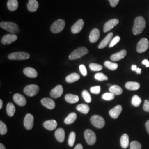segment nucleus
I'll return each instance as SVG.
<instances>
[{"mask_svg": "<svg viewBox=\"0 0 149 149\" xmlns=\"http://www.w3.org/2000/svg\"><path fill=\"white\" fill-rule=\"evenodd\" d=\"M145 127H146V128L147 132L149 134V120L147 121L146 123H145Z\"/></svg>", "mask_w": 149, "mask_h": 149, "instance_id": "obj_50", "label": "nucleus"}, {"mask_svg": "<svg viewBox=\"0 0 149 149\" xmlns=\"http://www.w3.org/2000/svg\"><path fill=\"white\" fill-rule=\"evenodd\" d=\"M142 64H144L145 65L147 68H149V61L148 60H146V59H145V60H144L143 61V62H142Z\"/></svg>", "mask_w": 149, "mask_h": 149, "instance_id": "obj_48", "label": "nucleus"}, {"mask_svg": "<svg viewBox=\"0 0 149 149\" xmlns=\"http://www.w3.org/2000/svg\"><path fill=\"white\" fill-rule=\"evenodd\" d=\"M113 34L112 32L109 33L106 37L103 39L100 44L98 45V48L99 49H103L104 48L107 46V45L109 43H111V40H112V37H113Z\"/></svg>", "mask_w": 149, "mask_h": 149, "instance_id": "obj_22", "label": "nucleus"}, {"mask_svg": "<svg viewBox=\"0 0 149 149\" xmlns=\"http://www.w3.org/2000/svg\"><path fill=\"white\" fill-rule=\"evenodd\" d=\"M63 93V87L60 85L56 86L50 92V96L54 98H58Z\"/></svg>", "mask_w": 149, "mask_h": 149, "instance_id": "obj_13", "label": "nucleus"}, {"mask_svg": "<svg viewBox=\"0 0 149 149\" xmlns=\"http://www.w3.org/2000/svg\"><path fill=\"white\" fill-rule=\"evenodd\" d=\"M42 105L49 109H53L55 107V102L53 100L49 98H44L41 100Z\"/></svg>", "mask_w": 149, "mask_h": 149, "instance_id": "obj_19", "label": "nucleus"}, {"mask_svg": "<svg viewBox=\"0 0 149 149\" xmlns=\"http://www.w3.org/2000/svg\"><path fill=\"white\" fill-rule=\"evenodd\" d=\"M6 111L7 114L10 117H13L16 112V108L12 103H8L6 107Z\"/></svg>", "mask_w": 149, "mask_h": 149, "instance_id": "obj_33", "label": "nucleus"}, {"mask_svg": "<svg viewBox=\"0 0 149 149\" xmlns=\"http://www.w3.org/2000/svg\"><path fill=\"white\" fill-rule=\"evenodd\" d=\"M17 36L16 34H6L4 36L2 39H1V43L4 44V45H7V44H10L11 43L15 42L16 40L17 39Z\"/></svg>", "mask_w": 149, "mask_h": 149, "instance_id": "obj_12", "label": "nucleus"}, {"mask_svg": "<svg viewBox=\"0 0 149 149\" xmlns=\"http://www.w3.org/2000/svg\"><path fill=\"white\" fill-rule=\"evenodd\" d=\"M74 149H83V146L81 144H77L74 147Z\"/></svg>", "mask_w": 149, "mask_h": 149, "instance_id": "obj_49", "label": "nucleus"}, {"mask_svg": "<svg viewBox=\"0 0 149 149\" xmlns=\"http://www.w3.org/2000/svg\"><path fill=\"white\" fill-rule=\"evenodd\" d=\"M90 91L91 93H92L93 94L98 95L101 92V86H97L95 87H91Z\"/></svg>", "mask_w": 149, "mask_h": 149, "instance_id": "obj_44", "label": "nucleus"}, {"mask_svg": "<svg viewBox=\"0 0 149 149\" xmlns=\"http://www.w3.org/2000/svg\"><path fill=\"white\" fill-rule=\"evenodd\" d=\"M109 91L114 95H120L123 93L122 88L118 85L111 86L109 88Z\"/></svg>", "mask_w": 149, "mask_h": 149, "instance_id": "obj_32", "label": "nucleus"}, {"mask_svg": "<svg viewBox=\"0 0 149 149\" xmlns=\"http://www.w3.org/2000/svg\"><path fill=\"white\" fill-rule=\"evenodd\" d=\"M104 64V66L108 69H109L111 70H113V71L117 69L118 68V64L113 63V62H111V61H106Z\"/></svg>", "mask_w": 149, "mask_h": 149, "instance_id": "obj_34", "label": "nucleus"}, {"mask_svg": "<svg viewBox=\"0 0 149 149\" xmlns=\"http://www.w3.org/2000/svg\"><path fill=\"white\" fill-rule=\"evenodd\" d=\"M122 111V107L120 105L116 106L109 111V115L113 119H117Z\"/></svg>", "mask_w": 149, "mask_h": 149, "instance_id": "obj_17", "label": "nucleus"}, {"mask_svg": "<svg viewBox=\"0 0 149 149\" xmlns=\"http://www.w3.org/2000/svg\"><path fill=\"white\" fill-rule=\"evenodd\" d=\"M80 79V76L77 73H72L66 76L65 80L68 83H73L77 81Z\"/></svg>", "mask_w": 149, "mask_h": 149, "instance_id": "obj_26", "label": "nucleus"}, {"mask_svg": "<svg viewBox=\"0 0 149 149\" xmlns=\"http://www.w3.org/2000/svg\"><path fill=\"white\" fill-rule=\"evenodd\" d=\"M82 96L83 97L84 100L87 103H90L92 101L91 96L87 91L86 90L83 91L82 92Z\"/></svg>", "mask_w": 149, "mask_h": 149, "instance_id": "obj_36", "label": "nucleus"}, {"mask_svg": "<svg viewBox=\"0 0 149 149\" xmlns=\"http://www.w3.org/2000/svg\"><path fill=\"white\" fill-rule=\"evenodd\" d=\"M119 23V20L117 19H112L109 20L104 24L103 27V31L104 33L111 31L115 26H116Z\"/></svg>", "mask_w": 149, "mask_h": 149, "instance_id": "obj_15", "label": "nucleus"}, {"mask_svg": "<svg viewBox=\"0 0 149 149\" xmlns=\"http://www.w3.org/2000/svg\"><path fill=\"white\" fill-rule=\"evenodd\" d=\"M2 106H3V102L2 100H0V109H1L2 108Z\"/></svg>", "mask_w": 149, "mask_h": 149, "instance_id": "obj_54", "label": "nucleus"}, {"mask_svg": "<svg viewBox=\"0 0 149 149\" xmlns=\"http://www.w3.org/2000/svg\"><path fill=\"white\" fill-rule=\"evenodd\" d=\"M149 47V40L146 38H143L138 43L136 50L139 53H142L146 52L148 49Z\"/></svg>", "mask_w": 149, "mask_h": 149, "instance_id": "obj_9", "label": "nucleus"}, {"mask_svg": "<svg viewBox=\"0 0 149 149\" xmlns=\"http://www.w3.org/2000/svg\"><path fill=\"white\" fill-rule=\"evenodd\" d=\"M84 136L86 143L90 145H93L96 143V135L95 132L90 129H87L85 131Z\"/></svg>", "mask_w": 149, "mask_h": 149, "instance_id": "obj_8", "label": "nucleus"}, {"mask_svg": "<svg viewBox=\"0 0 149 149\" xmlns=\"http://www.w3.org/2000/svg\"><path fill=\"white\" fill-rule=\"evenodd\" d=\"M13 101L19 106H24L27 104V100L26 98L19 93H16L13 97Z\"/></svg>", "mask_w": 149, "mask_h": 149, "instance_id": "obj_14", "label": "nucleus"}, {"mask_svg": "<svg viewBox=\"0 0 149 149\" xmlns=\"http://www.w3.org/2000/svg\"><path fill=\"white\" fill-rule=\"evenodd\" d=\"M92 124L97 128L102 129L105 125V120L104 118L98 115H93L90 119Z\"/></svg>", "mask_w": 149, "mask_h": 149, "instance_id": "obj_5", "label": "nucleus"}, {"mask_svg": "<svg viewBox=\"0 0 149 149\" xmlns=\"http://www.w3.org/2000/svg\"><path fill=\"white\" fill-rule=\"evenodd\" d=\"M34 125V117L31 114H27L24 119V126L27 130H31Z\"/></svg>", "mask_w": 149, "mask_h": 149, "instance_id": "obj_10", "label": "nucleus"}, {"mask_svg": "<svg viewBox=\"0 0 149 149\" xmlns=\"http://www.w3.org/2000/svg\"><path fill=\"white\" fill-rule=\"evenodd\" d=\"M88 53V50L87 48L85 47H80L76 49L73 52H72L70 55L69 58L71 60H74L79 59Z\"/></svg>", "mask_w": 149, "mask_h": 149, "instance_id": "obj_3", "label": "nucleus"}, {"mask_svg": "<svg viewBox=\"0 0 149 149\" xmlns=\"http://www.w3.org/2000/svg\"><path fill=\"white\" fill-rule=\"evenodd\" d=\"M130 149H141V145L137 141H133L130 144Z\"/></svg>", "mask_w": 149, "mask_h": 149, "instance_id": "obj_41", "label": "nucleus"}, {"mask_svg": "<svg viewBox=\"0 0 149 149\" xmlns=\"http://www.w3.org/2000/svg\"><path fill=\"white\" fill-rule=\"evenodd\" d=\"M76 140V134L74 132H71L70 134L69 137L68 139V143L69 145L70 146H73Z\"/></svg>", "mask_w": 149, "mask_h": 149, "instance_id": "obj_37", "label": "nucleus"}, {"mask_svg": "<svg viewBox=\"0 0 149 149\" xmlns=\"http://www.w3.org/2000/svg\"><path fill=\"white\" fill-rule=\"evenodd\" d=\"M138 74H140L141 73V69H140V68H137V69L136 70V71H135Z\"/></svg>", "mask_w": 149, "mask_h": 149, "instance_id": "obj_52", "label": "nucleus"}, {"mask_svg": "<svg viewBox=\"0 0 149 149\" xmlns=\"http://www.w3.org/2000/svg\"><path fill=\"white\" fill-rule=\"evenodd\" d=\"M58 125V123L55 120H49L45 121L43 123V127L49 130H53L55 129Z\"/></svg>", "mask_w": 149, "mask_h": 149, "instance_id": "obj_20", "label": "nucleus"}, {"mask_svg": "<svg viewBox=\"0 0 149 149\" xmlns=\"http://www.w3.org/2000/svg\"><path fill=\"white\" fill-rule=\"evenodd\" d=\"M115 95L111 92L105 93L102 95V98L106 101H112L114 99Z\"/></svg>", "mask_w": 149, "mask_h": 149, "instance_id": "obj_39", "label": "nucleus"}, {"mask_svg": "<svg viewBox=\"0 0 149 149\" xmlns=\"http://www.w3.org/2000/svg\"><path fill=\"white\" fill-rule=\"evenodd\" d=\"M95 78L96 79V80L100 81H107V80H108V78L106 75L103 74V73H101V72L96 74L95 75Z\"/></svg>", "mask_w": 149, "mask_h": 149, "instance_id": "obj_40", "label": "nucleus"}, {"mask_svg": "<svg viewBox=\"0 0 149 149\" xmlns=\"http://www.w3.org/2000/svg\"><path fill=\"white\" fill-rule=\"evenodd\" d=\"M90 69L93 71H99L103 69V67L101 65L95 64V63H92L89 65Z\"/></svg>", "mask_w": 149, "mask_h": 149, "instance_id": "obj_38", "label": "nucleus"}, {"mask_svg": "<svg viewBox=\"0 0 149 149\" xmlns=\"http://www.w3.org/2000/svg\"><path fill=\"white\" fill-rule=\"evenodd\" d=\"M0 149H6L5 146H4L3 144L1 143L0 144Z\"/></svg>", "mask_w": 149, "mask_h": 149, "instance_id": "obj_53", "label": "nucleus"}, {"mask_svg": "<svg viewBox=\"0 0 149 149\" xmlns=\"http://www.w3.org/2000/svg\"><path fill=\"white\" fill-rule=\"evenodd\" d=\"M100 37V32L98 29L97 28H94L92 30L91 32L90 36H89V39L91 43H96Z\"/></svg>", "mask_w": 149, "mask_h": 149, "instance_id": "obj_16", "label": "nucleus"}, {"mask_svg": "<svg viewBox=\"0 0 149 149\" xmlns=\"http://www.w3.org/2000/svg\"><path fill=\"white\" fill-rule=\"evenodd\" d=\"M8 9L10 11L17 10L18 7V2L17 0H8L7 3Z\"/></svg>", "mask_w": 149, "mask_h": 149, "instance_id": "obj_27", "label": "nucleus"}, {"mask_svg": "<svg viewBox=\"0 0 149 149\" xmlns=\"http://www.w3.org/2000/svg\"><path fill=\"white\" fill-rule=\"evenodd\" d=\"M143 109L144 111L146 112H149V100H145L144 102Z\"/></svg>", "mask_w": 149, "mask_h": 149, "instance_id": "obj_46", "label": "nucleus"}, {"mask_svg": "<svg viewBox=\"0 0 149 149\" xmlns=\"http://www.w3.org/2000/svg\"><path fill=\"white\" fill-rule=\"evenodd\" d=\"M23 73L27 77L30 78H36L38 76L37 71L34 69L30 67H27L23 70Z\"/></svg>", "mask_w": 149, "mask_h": 149, "instance_id": "obj_21", "label": "nucleus"}, {"mask_svg": "<svg viewBox=\"0 0 149 149\" xmlns=\"http://www.w3.org/2000/svg\"><path fill=\"white\" fill-rule=\"evenodd\" d=\"M112 7H115L119 3V0H108Z\"/></svg>", "mask_w": 149, "mask_h": 149, "instance_id": "obj_47", "label": "nucleus"}, {"mask_svg": "<svg viewBox=\"0 0 149 149\" xmlns=\"http://www.w3.org/2000/svg\"><path fill=\"white\" fill-rule=\"evenodd\" d=\"M65 26V22L63 19H58L54 22L52 25L50 30L51 32L55 34L62 32Z\"/></svg>", "mask_w": 149, "mask_h": 149, "instance_id": "obj_6", "label": "nucleus"}, {"mask_svg": "<svg viewBox=\"0 0 149 149\" xmlns=\"http://www.w3.org/2000/svg\"><path fill=\"white\" fill-rule=\"evenodd\" d=\"M146 22L144 18L141 16L135 18L134 23L133 32L134 35H138L141 34L145 28Z\"/></svg>", "mask_w": 149, "mask_h": 149, "instance_id": "obj_1", "label": "nucleus"}, {"mask_svg": "<svg viewBox=\"0 0 149 149\" xmlns=\"http://www.w3.org/2000/svg\"><path fill=\"white\" fill-rule=\"evenodd\" d=\"M76 109L84 114H87L90 111V107L85 104H80L76 107Z\"/></svg>", "mask_w": 149, "mask_h": 149, "instance_id": "obj_31", "label": "nucleus"}, {"mask_svg": "<svg viewBox=\"0 0 149 149\" xmlns=\"http://www.w3.org/2000/svg\"><path fill=\"white\" fill-rule=\"evenodd\" d=\"M84 21L83 19H80L76 22L71 28V32L73 34H77L82 29L84 26Z\"/></svg>", "mask_w": 149, "mask_h": 149, "instance_id": "obj_11", "label": "nucleus"}, {"mask_svg": "<svg viewBox=\"0 0 149 149\" xmlns=\"http://www.w3.org/2000/svg\"><path fill=\"white\" fill-rule=\"evenodd\" d=\"M127 52L125 50H122L119 52L113 54L111 56V60L113 61H117L124 59L125 56L127 55Z\"/></svg>", "mask_w": 149, "mask_h": 149, "instance_id": "obj_18", "label": "nucleus"}, {"mask_svg": "<svg viewBox=\"0 0 149 149\" xmlns=\"http://www.w3.org/2000/svg\"><path fill=\"white\" fill-rule=\"evenodd\" d=\"M80 72L84 76H86L87 74V70L84 65H80L79 66Z\"/></svg>", "mask_w": 149, "mask_h": 149, "instance_id": "obj_45", "label": "nucleus"}, {"mask_svg": "<svg viewBox=\"0 0 149 149\" xmlns=\"http://www.w3.org/2000/svg\"><path fill=\"white\" fill-rule=\"evenodd\" d=\"M120 40V38L119 36H116V37H115L114 38L112 39V40H111V43H109V48H112V47H113L114 46H115L117 43L119 42Z\"/></svg>", "mask_w": 149, "mask_h": 149, "instance_id": "obj_43", "label": "nucleus"}, {"mask_svg": "<svg viewBox=\"0 0 149 149\" xmlns=\"http://www.w3.org/2000/svg\"><path fill=\"white\" fill-rule=\"evenodd\" d=\"M0 26L2 28L7 31V32L11 33L12 34H16L20 32L18 26L13 22H1L0 23Z\"/></svg>", "mask_w": 149, "mask_h": 149, "instance_id": "obj_2", "label": "nucleus"}, {"mask_svg": "<svg viewBox=\"0 0 149 149\" xmlns=\"http://www.w3.org/2000/svg\"><path fill=\"white\" fill-rule=\"evenodd\" d=\"M7 132V126L2 121H0V134L1 135H5Z\"/></svg>", "mask_w": 149, "mask_h": 149, "instance_id": "obj_42", "label": "nucleus"}, {"mask_svg": "<svg viewBox=\"0 0 149 149\" xmlns=\"http://www.w3.org/2000/svg\"><path fill=\"white\" fill-rule=\"evenodd\" d=\"M125 87L129 90H138L140 87V85L136 82H128L125 84Z\"/></svg>", "mask_w": 149, "mask_h": 149, "instance_id": "obj_28", "label": "nucleus"}, {"mask_svg": "<svg viewBox=\"0 0 149 149\" xmlns=\"http://www.w3.org/2000/svg\"><path fill=\"white\" fill-rule=\"evenodd\" d=\"M65 99L66 101L69 103H76L79 101V97L77 95L72 94H68L65 96Z\"/></svg>", "mask_w": 149, "mask_h": 149, "instance_id": "obj_25", "label": "nucleus"}, {"mask_svg": "<svg viewBox=\"0 0 149 149\" xmlns=\"http://www.w3.org/2000/svg\"><path fill=\"white\" fill-rule=\"evenodd\" d=\"M65 136V130L63 128H59L56 130L55 132V138L56 139V140L59 142L60 143L64 142Z\"/></svg>", "mask_w": 149, "mask_h": 149, "instance_id": "obj_23", "label": "nucleus"}, {"mask_svg": "<svg viewBox=\"0 0 149 149\" xmlns=\"http://www.w3.org/2000/svg\"><path fill=\"white\" fill-rule=\"evenodd\" d=\"M39 91V86L34 84L29 85L25 87L23 90L24 93L29 97H33L37 95Z\"/></svg>", "mask_w": 149, "mask_h": 149, "instance_id": "obj_7", "label": "nucleus"}, {"mask_svg": "<svg viewBox=\"0 0 149 149\" xmlns=\"http://www.w3.org/2000/svg\"><path fill=\"white\" fill-rule=\"evenodd\" d=\"M76 118L77 114L74 112L71 113L69 114V116H68V117L65 119L64 122L66 124H71L74 122L76 120Z\"/></svg>", "mask_w": 149, "mask_h": 149, "instance_id": "obj_30", "label": "nucleus"}, {"mask_svg": "<svg viewBox=\"0 0 149 149\" xmlns=\"http://www.w3.org/2000/svg\"><path fill=\"white\" fill-rule=\"evenodd\" d=\"M30 58V54L26 52H18L12 53L8 55V58L13 60H27Z\"/></svg>", "mask_w": 149, "mask_h": 149, "instance_id": "obj_4", "label": "nucleus"}, {"mask_svg": "<svg viewBox=\"0 0 149 149\" xmlns=\"http://www.w3.org/2000/svg\"><path fill=\"white\" fill-rule=\"evenodd\" d=\"M129 144V139L128 134H124L120 138V145L123 149L127 148Z\"/></svg>", "mask_w": 149, "mask_h": 149, "instance_id": "obj_29", "label": "nucleus"}, {"mask_svg": "<svg viewBox=\"0 0 149 149\" xmlns=\"http://www.w3.org/2000/svg\"><path fill=\"white\" fill-rule=\"evenodd\" d=\"M141 103V98L138 95H134L132 100V104L135 107H139Z\"/></svg>", "mask_w": 149, "mask_h": 149, "instance_id": "obj_35", "label": "nucleus"}, {"mask_svg": "<svg viewBox=\"0 0 149 149\" xmlns=\"http://www.w3.org/2000/svg\"><path fill=\"white\" fill-rule=\"evenodd\" d=\"M39 7V3L37 0H29L27 4V8L31 12H36Z\"/></svg>", "mask_w": 149, "mask_h": 149, "instance_id": "obj_24", "label": "nucleus"}, {"mask_svg": "<svg viewBox=\"0 0 149 149\" xmlns=\"http://www.w3.org/2000/svg\"><path fill=\"white\" fill-rule=\"evenodd\" d=\"M137 66H136V65H133L132 66V70H133V71H136V70L137 69Z\"/></svg>", "mask_w": 149, "mask_h": 149, "instance_id": "obj_51", "label": "nucleus"}]
</instances>
